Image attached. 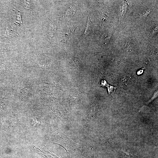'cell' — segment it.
<instances>
[{
    "instance_id": "obj_1",
    "label": "cell",
    "mask_w": 158,
    "mask_h": 158,
    "mask_svg": "<svg viewBox=\"0 0 158 158\" xmlns=\"http://www.w3.org/2000/svg\"><path fill=\"white\" fill-rule=\"evenodd\" d=\"M76 10V8L74 6H71L66 11V14L68 16H72L74 14Z\"/></svg>"
},
{
    "instance_id": "obj_2",
    "label": "cell",
    "mask_w": 158,
    "mask_h": 158,
    "mask_svg": "<svg viewBox=\"0 0 158 158\" xmlns=\"http://www.w3.org/2000/svg\"><path fill=\"white\" fill-rule=\"evenodd\" d=\"M0 158H2L1 157H0Z\"/></svg>"
}]
</instances>
